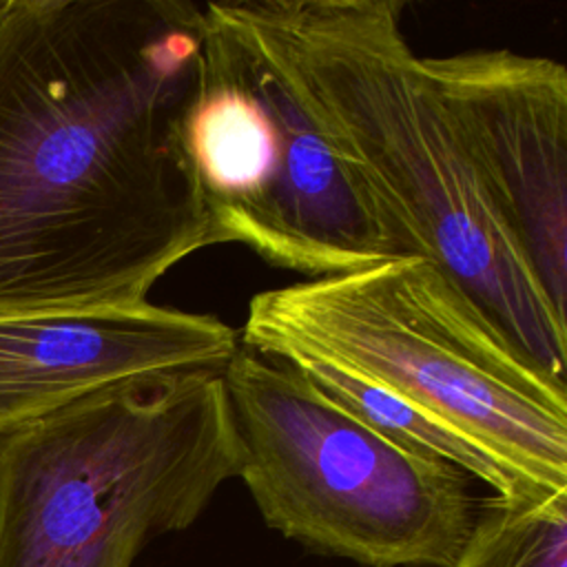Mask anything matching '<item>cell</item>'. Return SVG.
Here are the masks:
<instances>
[{
  "label": "cell",
  "mask_w": 567,
  "mask_h": 567,
  "mask_svg": "<svg viewBox=\"0 0 567 567\" xmlns=\"http://www.w3.org/2000/svg\"><path fill=\"white\" fill-rule=\"evenodd\" d=\"M186 0H0V317L135 308L213 246Z\"/></svg>",
  "instance_id": "cell-1"
},
{
  "label": "cell",
  "mask_w": 567,
  "mask_h": 567,
  "mask_svg": "<svg viewBox=\"0 0 567 567\" xmlns=\"http://www.w3.org/2000/svg\"><path fill=\"white\" fill-rule=\"evenodd\" d=\"M290 86L394 252L434 261L545 377L567 385L560 319L483 193L403 31V0H224Z\"/></svg>",
  "instance_id": "cell-2"
},
{
  "label": "cell",
  "mask_w": 567,
  "mask_h": 567,
  "mask_svg": "<svg viewBox=\"0 0 567 567\" xmlns=\"http://www.w3.org/2000/svg\"><path fill=\"white\" fill-rule=\"evenodd\" d=\"M239 343L319 359L463 434L540 492L567 489V385L536 370L430 259L257 292Z\"/></svg>",
  "instance_id": "cell-3"
},
{
  "label": "cell",
  "mask_w": 567,
  "mask_h": 567,
  "mask_svg": "<svg viewBox=\"0 0 567 567\" xmlns=\"http://www.w3.org/2000/svg\"><path fill=\"white\" fill-rule=\"evenodd\" d=\"M239 467L221 372L84 394L0 436V567H133Z\"/></svg>",
  "instance_id": "cell-4"
},
{
  "label": "cell",
  "mask_w": 567,
  "mask_h": 567,
  "mask_svg": "<svg viewBox=\"0 0 567 567\" xmlns=\"http://www.w3.org/2000/svg\"><path fill=\"white\" fill-rule=\"evenodd\" d=\"M239 476L261 520L363 567H452L478 512L470 476L370 430L297 368L239 343L224 368Z\"/></svg>",
  "instance_id": "cell-5"
},
{
  "label": "cell",
  "mask_w": 567,
  "mask_h": 567,
  "mask_svg": "<svg viewBox=\"0 0 567 567\" xmlns=\"http://www.w3.org/2000/svg\"><path fill=\"white\" fill-rule=\"evenodd\" d=\"M182 120L215 244H244L308 279L399 257L261 51L213 2Z\"/></svg>",
  "instance_id": "cell-6"
},
{
  "label": "cell",
  "mask_w": 567,
  "mask_h": 567,
  "mask_svg": "<svg viewBox=\"0 0 567 567\" xmlns=\"http://www.w3.org/2000/svg\"><path fill=\"white\" fill-rule=\"evenodd\" d=\"M421 62L483 193L567 321V69L509 49Z\"/></svg>",
  "instance_id": "cell-7"
},
{
  "label": "cell",
  "mask_w": 567,
  "mask_h": 567,
  "mask_svg": "<svg viewBox=\"0 0 567 567\" xmlns=\"http://www.w3.org/2000/svg\"><path fill=\"white\" fill-rule=\"evenodd\" d=\"M237 348V330L221 319L151 301L0 317V436L122 381L224 372Z\"/></svg>",
  "instance_id": "cell-8"
},
{
  "label": "cell",
  "mask_w": 567,
  "mask_h": 567,
  "mask_svg": "<svg viewBox=\"0 0 567 567\" xmlns=\"http://www.w3.org/2000/svg\"><path fill=\"white\" fill-rule=\"evenodd\" d=\"M288 365L297 368L323 396H328L350 416L405 452L450 463L470 478L492 487L494 496L503 501H534L549 496V492H540L463 434L410 408L372 383L319 359H299Z\"/></svg>",
  "instance_id": "cell-9"
},
{
  "label": "cell",
  "mask_w": 567,
  "mask_h": 567,
  "mask_svg": "<svg viewBox=\"0 0 567 567\" xmlns=\"http://www.w3.org/2000/svg\"><path fill=\"white\" fill-rule=\"evenodd\" d=\"M452 567H567V492L481 501Z\"/></svg>",
  "instance_id": "cell-10"
}]
</instances>
